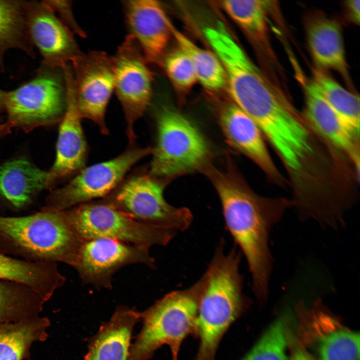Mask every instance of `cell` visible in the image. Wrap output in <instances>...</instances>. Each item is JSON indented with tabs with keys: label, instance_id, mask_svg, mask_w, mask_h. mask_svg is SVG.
Wrapping results in <instances>:
<instances>
[{
	"label": "cell",
	"instance_id": "cell-1",
	"mask_svg": "<svg viewBox=\"0 0 360 360\" xmlns=\"http://www.w3.org/2000/svg\"><path fill=\"white\" fill-rule=\"evenodd\" d=\"M212 182L221 202L226 228L246 260L256 297L264 300L273 266L269 237L288 203L255 194L228 162L224 170L209 162L201 170Z\"/></svg>",
	"mask_w": 360,
	"mask_h": 360
},
{
	"label": "cell",
	"instance_id": "cell-2",
	"mask_svg": "<svg viewBox=\"0 0 360 360\" xmlns=\"http://www.w3.org/2000/svg\"><path fill=\"white\" fill-rule=\"evenodd\" d=\"M204 36L220 60L232 102L256 124L276 150L294 143L304 130L300 118L278 95L222 23Z\"/></svg>",
	"mask_w": 360,
	"mask_h": 360
},
{
	"label": "cell",
	"instance_id": "cell-3",
	"mask_svg": "<svg viewBox=\"0 0 360 360\" xmlns=\"http://www.w3.org/2000/svg\"><path fill=\"white\" fill-rule=\"evenodd\" d=\"M224 246L222 238L205 272L206 284L193 332L200 341L195 360H215L222 338L247 304L239 268L240 254L234 248L226 252Z\"/></svg>",
	"mask_w": 360,
	"mask_h": 360
},
{
	"label": "cell",
	"instance_id": "cell-4",
	"mask_svg": "<svg viewBox=\"0 0 360 360\" xmlns=\"http://www.w3.org/2000/svg\"><path fill=\"white\" fill-rule=\"evenodd\" d=\"M207 281L204 272L190 287L171 292L140 312L142 329L130 345L126 360H148L163 345L178 360L184 340L194 332Z\"/></svg>",
	"mask_w": 360,
	"mask_h": 360
},
{
	"label": "cell",
	"instance_id": "cell-5",
	"mask_svg": "<svg viewBox=\"0 0 360 360\" xmlns=\"http://www.w3.org/2000/svg\"><path fill=\"white\" fill-rule=\"evenodd\" d=\"M0 238L40 262H59L74 268L84 242L64 211L42 210L20 217L0 216Z\"/></svg>",
	"mask_w": 360,
	"mask_h": 360
},
{
	"label": "cell",
	"instance_id": "cell-6",
	"mask_svg": "<svg viewBox=\"0 0 360 360\" xmlns=\"http://www.w3.org/2000/svg\"><path fill=\"white\" fill-rule=\"evenodd\" d=\"M157 137L148 174L168 180L200 170L209 162L210 149L198 128L186 116L168 106L156 114Z\"/></svg>",
	"mask_w": 360,
	"mask_h": 360
},
{
	"label": "cell",
	"instance_id": "cell-7",
	"mask_svg": "<svg viewBox=\"0 0 360 360\" xmlns=\"http://www.w3.org/2000/svg\"><path fill=\"white\" fill-rule=\"evenodd\" d=\"M168 180L148 172H138L124 180L100 201L141 222L184 232L191 226L193 216L186 208L174 207L164 196Z\"/></svg>",
	"mask_w": 360,
	"mask_h": 360
},
{
	"label": "cell",
	"instance_id": "cell-8",
	"mask_svg": "<svg viewBox=\"0 0 360 360\" xmlns=\"http://www.w3.org/2000/svg\"><path fill=\"white\" fill-rule=\"evenodd\" d=\"M66 98L63 68L42 64L32 79L6 92L7 120L26 131L57 122L64 114Z\"/></svg>",
	"mask_w": 360,
	"mask_h": 360
},
{
	"label": "cell",
	"instance_id": "cell-9",
	"mask_svg": "<svg viewBox=\"0 0 360 360\" xmlns=\"http://www.w3.org/2000/svg\"><path fill=\"white\" fill-rule=\"evenodd\" d=\"M76 232L84 241L108 238L150 248L165 246L177 232L138 222L101 201L64 210Z\"/></svg>",
	"mask_w": 360,
	"mask_h": 360
},
{
	"label": "cell",
	"instance_id": "cell-10",
	"mask_svg": "<svg viewBox=\"0 0 360 360\" xmlns=\"http://www.w3.org/2000/svg\"><path fill=\"white\" fill-rule=\"evenodd\" d=\"M153 150L150 147H131L112 160L84 168L66 184L49 194L42 210L64 211L104 198L119 185L132 166Z\"/></svg>",
	"mask_w": 360,
	"mask_h": 360
},
{
	"label": "cell",
	"instance_id": "cell-11",
	"mask_svg": "<svg viewBox=\"0 0 360 360\" xmlns=\"http://www.w3.org/2000/svg\"><path fill=\"white\" fill-rule=\"evenodd\" d=\"M112 58L114 91L124 114L129 144L132 145L136 140L134 125L152 100V73L138 42L130 34L126 36Z\"/></svg>",
	"mask_w": 360,
	"mask_h": 360
},
{
	"label": "cell",
	"instance_id": "cell-12",
	"mask_svg": "<svg viewBox=\"0 0 360 360\" xmlns=\"http://www.w3.org/2000/svg\"><path fill=\"white\" fill-rule=\"evenodd\" d=\"M76 105L82 119L91 120L108 134L106 109L114 90L112 56L102 51L82 52L71 63Z\"/></svg>",
	"mask_w": 360,
	"mask_h": 360
},
{
	"label": "cell",
	"instance_id": "cell-13",
	"mask_svg": "<svg viewBox=\"0 0 360 360\" xmlns=\"http://www.w3.org/2000/svg\"><path fill=\"white\" fill-rule=\"evenodd\" d=\"M139 263L155 267L149 248L112 239L96 238L84 242L74 268L84 283L111 289L116 272L126 265Z\"/></svg>",
	"mask_w": 360,
	"mask_h": 360
},
{
	"label": "cell",
	"instance_id": "cell-14",
	"mask_svg": "<svg viewBox=\"0 0 360 360\" xmlns=\"http://www.w3.org/2000/svg\"><path fill=\"white\" fill-rule=\"evenodd\" d=\"M28 34L42 57V64L62 68L80 55L74 35L44 0L27 1Z\"/></svg>",
	"mask_w": 360,
	"mask_h": 360
},
{
	"label": "cell",
	"instance_id": "cell-15",
	"mask_svg": "<svg viewBox=\"0 0 360 360\" xmlns=\"http://www.w3.org/2000/svg\"><path fill=\"white\" fill-rule=\"evenodd\" d=\"M67 98L66 110L60 126L56 154L54 164L48 172L46 188L60 180L75 176L84 168L88 156V146L76 105L72 68H64Z\"/></svg>",
	"mask_w": 360,
	"mask_h": 360
},
{
	"label": "cell",
	"instance_id": "cell-16",
	"mask_svg": "<svg viewBox=\"0 0 360 360\" xmlns=\"http://www.w3.org/2000/svg\"><path fill=\"white\" fill-rule=\"evenodd\" d=\"M126 24L148 63L159 64L172 36V22L162 4L154 0H125Z\"/></svg>",
	"mask_w": 360,
	"mask_h": 360
},
{
	"label": "cell",
	"instance_id": "cell-17",
	"mask_svg": "<svg viewBox=\"0 0 360 360\" xmlns=\"http://www.w3.org/2000/svg\"><path fill=\"white\" fill-rule=\"evenodd\" d=\"M217 118L227 142L232 148L248 157L269 177L280 180L262 132L246 114L232 102L220 106Z\"/></svg>",
	"mask_w": 360,
	"mask_h": 360
},
{
	"label": "cell",
	"instance_id": "cell-18",
	"mask_svg": "<svg viewBox=\"0 0 360 360\" xmlns=\"http://www.w3.org/2000/svg\"><path fill=\"white\" fill-rule=\"evenodd\" d=\"M304 88L305 114L308 122L321 136L346 152L358 168L360 131L340 118L313 80L306 83Z\"/></svg>",
	"mask_w": 360,
	"mask_h": 360
},
{
	"label": "cell",
	"instance_id": "cell-19",
	"mask_svg": "<svg viewBox=\"0 0 360 360\" xmlns=\"http://www.w3.org/2000/svg\"><path fill=\"white\" fill-rule=\"evenodd\" d=\"M140 320L134 308L120 306L89 340L84 360H126L136 324Z\"/></svg>",
	"mask_w": 360,
	"mask_h": 360
},
{
	"label": "cell",
	"instance_id": "cell-20",
	"mask_svg": "<svg viewBox=\"0 0 360 360\" xmlns=\"http://www.w3.org/2000/svg\"><path fill=\"white\" fill-rule=\"evenodd\" d=\"M48 172L24 159L0 166V195L16 208L27 205L36 194L46 188Z\"/></svg>",
	"mask_w": 360,
	"mask_h": 360
},
{
	"label": "cell",
	"instance_id": "cell-21",
	"mask_svg": "<svg viewBox=\"0 0 360 360\" xmlns=\"http://www.w3.org/2000/svg\"><path fill=\"white\" fill-rule=\"evenodd\" d=\"M307 38L314 60L322 68H330L348 76L342 34L334 20L321 18L308 26Z\"/></svg>",
	"mask_w": 360,
	"mask_h": 360
},
{
	"label": "cell",
	"instance_id": "cell-22",
	"mask_svg": "<svg viewBox=\"0 0 360 360\" xmlns=\"http://www.w3.org/2000/svg\"><path fill=\"white\" fill-rule=\"evenodd\" d=\"M50 326L40 316L0 325V360H29L32 344L47 340Z\"/></svg>",
	"mask_w": 360,
	"mask_h": 360
},
{
	"label": "cell",
	"instance_id": "cell-23",
	"mask_svg": "<svg viewBox=\"0 0 360 360\" xmlns=\"http://www.w3.org/2000/svg\"><path fill=\"white\" fill-rule=\"evenodd\" d=\"M26 2L0 0V70H4L5 53L18 49L34 58L26 18Z\"/></svg>",
	"mask_w": 360,
	"mask_h": 360
},
{
	"label": "cell",
	"instance_id": "cell-24",
	"mask_svg": "<svg viewBox=\"0 0 360 360\" xmlns=\"http://www.w3.org/2000/svg\"><path fill=\"white\" fill-rule=\"evenodd\" d=\"M315 325L318 360H360L359 332L344 328L328 316Z\"/></svg>",
	"mask_w": 360,
	"mask_h": 360
},
{
	"label": "cell",
	"instance_id": "cell-25",
	"mask_svg": "<svg viewBox=\"0 0 360 360\" xmlns=\"http://www.w3.org/2000/svg\"><path fill=\"white\" fill-rule=\"evenodd\" d=\"M172 36L178 47L190 58L194 67L197 78L207 90L216 92L226 86L224 67L213 52L198 46L188 37L171 24Z\"/></svg>",
	"mask_w": 360,
	"mask_h": 360
},
{
	"label": "cell",
	"instance_id": "cell-26",
	"mask_svg": "<svg viewBox=\"0 0 360 360\" xmlns=\"http://www.w3.org/2000/svg\"><path fill=\"white\" fill-rule=\"evenodd\" d=\"M271 1L223 0L221 6L228 15L256 42L268 46V15Z\"/></svg>",
	"mask_w": 360,
	"mask_h": 360
},
{
	"label": "cell",
	"instance_id": "cell-27",
	"mask_svg": "<svg viewBox=\"0 0 360 360\" xmlns=\"http://www.w3.org/2000/svg\"><path fill=\"white\" fill-rule=\"evenodd\" d=\"M42 309L40 299L31 289L0 280V325L38 316Z\"/></svg>",
	"mask_w": 360,
	"mask_h": 360
},
{
	"label": "cell",
	"instance_id": "cell-28",
	"mask_svg": "<svg viewBox=\"0 0 360 360\" xmlns=\"http://www.w3.org/2000/svg\"><path fill=\"white\" fill-rule=\"evenodd\" d=\"M313 76L312 80L336 113L348 124L360 131L359 96L345 89L321 70H314Z\"/></svg>",
	"mask_w": 360,
	"mask_h": 360
},
{
	"label": "cell",
	"instance_id": "cell-29",
	"mask_svg": "<svg viewBox=\"0 0 360 360\" xmlns=\"http://www.w3.org/2000/svg\"><path fill=\"white\" fill-rule=\"evenodd\" d=\"M288 328L284 316L275 320L240 360H290Z\"/></svg>",
	"mask_w": 360,
	"mask_h": 360
},
{
	"label": "cell",
	"instance_id": "cell-30",
	"mask_svg": "<svg viewBox=\"0 0 360 360\" xmlns=\"http://www.w3.org/2000/svg\"><path fill=\"white\" fill-rule=\"evenodd\" d=\"M158 64L163 67L174 86L180 92L188 91L198 82L191 60L178 48L164 54Z\"/></svg>",
	"mask_w": 360,
	"mask_h": 360
},
{
	"label": "cell",
	"instance_id": "cell-31",
	"mask_svg": "<svg viewBox=\"0 0 360 360\" xmlns=\"http://www.w3.org/2000/svg\"><path fill=\"white\" fill-rule=\"evenodd\" d=\"M62 24L74 35L85 38L86 34L75 18L71 0H44Z\"/></svg>",
	"mask_w": 360,
	"mask_h": 360
},
{
	"label": "cell",
	"instance_id": "cell-32",
	"mask_svg": "<svg viewBox=\"0 0 360 360\" xmlns=\"http://www.w3.org/2000/svg\"><path fill=\"white\" fill-rule=\"evenodd\" d=\"M346 6L350 20L356 24L360 21V0H350L346 2Z\"/></svg>",
	"mask_w": 360,
	"mask_h": 360
},
{
	"label": "cell",
	"instance_id": "cell-33",
	"mask_svg": "<svg viewBox=\"0 0 360 360\" xmlns=\"http://www.w3.org/2000/svg\"><path fill=\"white\" fill-rule=\"evenodd\" d=\"M290 360H314L310 354L302 346H297L292 352Z\"/></svg>",
	"mask_w": 360,
	"mask_h": 360
},
{
	"label": "cell",
	"instance_id": "cell-34",
	"mask_svg": "<svg viewBox=\"0 0 360 360\" xmlns=\"http://www.w3.org/2000/svg\"><path fill=\"white\" fill-rule=\"evenodd\" d=\"M14 127V124L8 120L3 124H0V138L10 134L12 128Z\"/></svg>",
	"mask_w": 360,
	"mask_h": 360
},
{
	"label": "cell",
	"instance_id": "cell-35",
	"mask_svg": "<svg viewBox=\"0 0 360 360\" xmlns=\"http://www.w3.org/2000/svg\"><path fill=\"white\" fill-rule=\"evenodd\" d=\"M6 92L0 88V116L5 111V100Z\"/></svg>",
	"mask_w": 360,
	"mask_h": 360
}]
</instances>
